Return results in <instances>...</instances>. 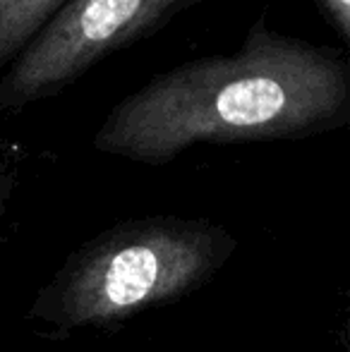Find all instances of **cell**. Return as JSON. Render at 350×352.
Instances as JSON below:
<instances>
[{"label":"cell","mask_w":350,"mask_h":352,"mask_svg":"<svg viewBox=\"0 0 350 352\" xmlns=\"http://www.w3.org/2000/svg\"><path fill=\"white\" fill-rule=\"evenodd\" d=\"M72 0H0V74Z\"/></svg>","instance_id":"4"},{"label":"cell","mask_w":350,"mask_h":352,"mask_svg":"<svg viewBox=\"0 0 350 352\" xmlns=\"http://www.w3.org/2000/svg\"><path fill=\"white\" fill-rule=\"evenodd\" d=\"M10 177L8 175H3L0 173V211H3V206H5V201H8V195H10Z\"/></svg>","instance_id":"6"},{"label":"cell","mask_w":350,"mask_h":352,"mask_svg":"<svg viewBox=\"0 0 350 352\" xmlns=\"http://www.w3.org/2000/svg\"><path fill=\"white\" fill-rule=\"evenodd\" d=\"M348 122L346 53L276 32L262 14L238 51L180 63L122 96L91 144L161 168L197 144L305 140Z\"/></svg>","instance_id":"1"},{"label":"cell","mask_w":350,"mask_h":352,"mask_svg":"<svg viewBox=\"0 0 350 352\" xmlns=\"http://www.w3.org/2000/svg\"><path fill=\"white\" fill-rule=\"evenodd\" d=\"M206 0H72L0 74V116L61 96L98 63Z\"/></svg>","instance_id":"3"},{"label":"cell","mask_w":350,"mask_h":352,"mask_svg":"<svg viewBox=\"0 0 350 352\" xmlns=\"http://www.w3.org/2000/svg\"><path fill=\"white\" fill-rule=\"evenodd\" d=\"M235 252L206 218H132L77 250L41 287L29 319L61 331L103 329L195 292Z\"/></svg>","instance_id":"2"},{"label":"cell","mask_w":350,"mask_h":352,"mask_svg":"<svg viewBox=\"0 0 350 352\" xmlns=\"http://www.w3.org/2000/svg\"><path fill=\"white\" fill-rule=\"evenodd\" d=\"M312 5L322 14L327 27L343 43H350V0H312Z\"/></svg>","instance_id":"5"}]
</instances>
